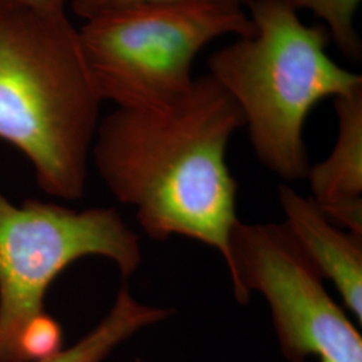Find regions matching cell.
<instances>
[{
	"label": "cell",
	"instance_id": "obj_9",
	"mask_svg": "<svg viewBox=\"0 0 362 362\" xmlns=\"http://www.w3.org/2000/svg\"><path fill=\"white\" fill-rule=\"evenodd\" d=\"M173 313L172 309L140 302L122 286L110 310L88 334L57 354L31 362H105L132 337L168 320Z\"/></svg>",
	"mask_w": 362,
	"mask_h": 362
},
{
	"label": "cell",
	"instance_id": "obj_7",
	"mask_svg": "<svg viewBox=\"0 0 362 362\" xmlns=\"http://www.w3.org/2000/svg\"><path fill=\"white\" fill-rule=\"evenodd\" d=\"M278 199L286 227L361 325L362 236L333 224L311 197L287 184L278 187Z\"/></svg>",
	"mask_w": 362,
	"mask_h": 362
},
{
	"label": "cell",
	"instance_id": "obj_8",
	"mask_svg": "<svg viewBox=\"0 0 362 362\" xmlns=\"http://www.w3.org/2000/svg\"><path fill=\"white\" fill-rule=\"evenodd\" d=\"M333 104L337 141L330 155L308 170L310 197L333 224L362 236V88Z\"/></svg>",
	"mask_w": 362,
	"mask_h": 362
},
{
	"label": "cell",
	"instance_id": "obj_1",
	"mask_svg": "<svg viewBox=\"0 0 362 362\" xmlns=\"http://www.w3.org/2000/svg\"><path fill=\"white\" fill-rule=\"evenodd\" d=\"M242 128L239 106L206 74L164 106L116 107L103 117L90 161L117 200L134 208L151 239H194L218 251L227 266L239 221L227 151Z\"/></svg>",
	"mask_w": 362,
	"mask_h": 362
},
{
	"label": "cell",
	"instance_id": "obj_12",
	"mask_svg": "<svg viewBox=\"0 0 362 362\" xmlns=\"http://www.w3.org/2000/svg\"><path fill=\"white\" fill-rule=\"evenodd\" d=\"M0 3L35 13H66V7L71 0H0Z\"/></svg>",
	"mask_w": 362,
	"mask_h": 362
},
{
	"label": "cell",
	"instance_id": "obj_5",
	"mask_svg": "<svg viewBox=\"0 0 362 362\" xmlns=\"http://www.w3.org/2000/svg\"><path fill=\"white\" fill-rule=\"evenodd\" d=\"M89 257L112 260L122 279L140 269V236L116 208L15 204L0 192V362H25L22 344L49 314L50 286Z\"/></svg>",
	"mask_w": 362,
	"mask_h": 362
},
{
	"label": "cell",
	"instance_id": "obj_10",
	"mask_svg": "<svg viewBox=\"0 0 362 362\" xmlns=\"http://www.w3.org/2000/svg\"><path fill=\"white\" fill-rule=\"evenodd\" d=\"M299 13L308 10L315 13L329 33L330 42H334L339 52L350 61L362 59V40L356 27V15L362 0H285Z\"/></svg>",
	"mask_w": 362,
	"mask_h": 362
},
{
	"label": "cell",
	"instance_id": "obj_11",
	"mask_svg": "<svg viewBox=\"0 0 362 362\" xmlns=\"http://www.w3.org/2000/svg\"><path fill=\"white\" fill-rule=\"evenodd\" d=\"M172 1H194V0H71L70 6L74 13L83 21L93 15L104 13L117 7L141 4V3H172ZM231 1L239 3L243 7H247L251 0H231Z\"/></svg>",
	"mask_w": 362,
	"mask_h": 362
},
{
	"label": "cell",
	"instance_id": "obj_3",
	"mask_svg": "<svg viewBox=\"0 0 362 362\" xmlns=\"http://www.w3.org/2000/svg\"><path fill=\"white\" fill-rule=\"evenodd\" d=\"M252 33L208 58L214 78L239 106L259 163L285 181L310 168L305 125L321 101L362 88V76L327 52L329 33L305 25L285 0H251Z\"/></svg>",
	"mask_w": 362,
	"mask_h": 362
},
{
	"label": "cell",
	"instance_id": "obj_4",
	"mask_svg": "<svg viewBox=\"0 0 362 362\" xmlns=\"http://www.w3.org/2000/svg\"><path fill=\"white\" fill-rule=\"evenodd\" d=\"M252 30L242 4L194 0L112 8L83 19L78 35L103 103L153 109L191 88L194 61L209 43Z\"/></svg>",
	"mask_w": 362,
	"mask_h": 362
},
{
	"label": "cell",
	"instance_id": "obj_6",
	"mask_svg": "<svg viewBox=\"0 0 362 362\" xmlns=\"http://www.w3.org/2000/svg\"><path fill=\"white\" fill-rule=\"evenodd\" d=\"M228 250L233 297L246 305L254 291L263 296L287 361L362 362L361 333L285 223L239 220Z\"/></svg>",
	"mask_w": 362,
	"mask_h": 362
},
{
	"label": "cell",
	"instance_id": "obj_2",
	"mask_svg": "<svg viewBox=\"0 0 362 362\" xmlns=\"http://www.w3.org/2000/svg\"><path fill=\"white\" fill-rule=\"evenodd\" d=\"M103 104L67 13L0 3V140L26 157L43 192L83 196Z\"/></svg>",
	"mask_w": 362,
	"mask_h": 362
}]
</instances>
